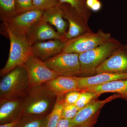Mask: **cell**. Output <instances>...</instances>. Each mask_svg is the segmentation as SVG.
I'll use <instances>...</instances> for the list:
<instances>
[{
	"label": "cell",
	"mask_w": 127,
	"mask_h": 127,
	"mask_svg": "<svg viewBox=\"0 0 127 127\" xmlns=\"http://www.w3.org/2000/svg\"><path fill=\"white\" fill-rule=\"evenodd\" d=\"M57 97L43 84L30 88L25 95L22 116L47 115L56 103Z\"/></svg>",
	"instance_id": "1"
},
{
	"label": "cell",
	"mask_w": 127,
	"mask_h": 127,
	"mask_svg": "<svg viewBox=\"0 0 127 127\" xmlns=\"http://www.w3.org/2000/svg\"><path fill=\"white\" fill-rule=\"evenodd\" d=\"M122 44L118 40L111 37L97 47L79 54L81 74L79 77H88L96 75L97 67L108 58Z\"/></svg>",
	"instance_id": "2"
},
{
	"label": "cell",
	"mask_w": 127,
	"mask_h": 127,
	"mask_svg": "<svg viewBox=\"0 0 127 127\" xmlns=\"http://www.w3.org/2000/svg\"><path fill=\"white\" fill-rule=\"evenodd\" d=\"M31 88L28 74L22 65L5 75L0 82V102L26 95Z\"/></svg>",
	"instance_id": "3"
},
{
	"label": "cell",
	"mask_w": 127,
	"mask_h": 127,
	"mask_svg": "<svg viewBox=\"0 0 127 127\" xmlns=\"http://www.w3.org/2000/svg\"><path fill=\"white\" fill-rule=\"evenodd\" d=\"M7 36L10 42V53L4 66L0 71V76H5L12 69L22 65L29 57L32 55V45L26 37H18L6 30Z\"/></svg>",
	"instance_id": "4"
},
{
	"label": "cell",
	"mask_w": 127,
	"mask_h": 127,
	"mask_svg": "<svg viewBox=\"0 0 127 127\" xmlns=\"http://www.w3.org/2000/svg\"><path fill=\"white\" fill-rule=\"evenodd\" d=\"M44 10L34 9L16 12L2 21L5 30H9L14 35L26 37L32 26L40 20Z\"/></svg>",
	"instance_id": "5"
},
{
	"label": "cell",
	"mask_w": 127,
	"mask_h": 127,
	"mask_svg": "<svg viewBox=\"0 0 127 127\" xmlns=\"http://www.w3.org/2000/svg\"><path fill=\"white\" fill-rule=\"evenodd\" d=\"M111 37V33L104 32L101 29L96 32L93 31L86 32L67 40L63 52L81 54L97 47Z\"/></svg>",
	"instance_id": "6"
},
{
	"label": "cell",
	"mask_w": 127,
	"mask_h": 127,
	"mask_svg": "<svg viewBox=\"0 0 127 127\" xmlns=\"http://www.w3.org/2000/svg\"><path fill=\"white\" fill-rule=\"evenodd\" d=\"M79 54L62 52L44 62L46 66L59 76H80L81 68Z\"/></svg>",
	"instance_id": "7"
},
{
	"label": "cell",
	"mask_w": 127,
	"mask_h": 127,
	"mask_svg": "<svg viewBox=\"0 0 127 127\" xmlns=\"http://www.w3.org/2000/svg\"><path fill=\"white\" fill-rule=\"evenodd\" d=\"M22 65L27 72L31 87L40 86L59 76L32 55Z\"/></svg>",
	"instance_id": "8"
},
{
	"label": "cell",
	"mask_w": 127,
	"mask_h": 127,
	"mask_svg": "<svg viewBox=\"0 0 127 127\" xmlns=\"http://www.w3.org/2000/svg\"><path fill=\"white\" fill-rule=\"evenodd\" d=\"M59 5L63 18L68 23V31L65 36L67 41L86 32H92L88 23L70 5L60 2Z\"/></svg>",
	"instance_id": "9"
},
{
	"label": "cell",
	"mask_w": 127,
	"mask_h": 127,
	"mask_svg": "<svg viewBox=\"0 0 127 127\" xmlns=\"http://www.w3.org/2000/svg\"><path fill=\"white\" fill-rule=\"evenodd\" d=\"M106 72L127 73V44H122L96 70V75Z\"/></svg>",
	"instance_id": "10"
},
{
	"label": "cell",
	"mask_w": 127,
	"mask_h": 127,
	"mask_svg": "<svg viewBox=\"0 0 127 127\" xmlns=\"http://www.w3.org/2000/svg\"><path fill=\"white\" fill-rule=\"evenodd\" d=\"M119 98H120V95L116 94L104 100H99L98 97L93 99L79 110L75 117L71 119L70 127H76L87 122L94 117L105 104Z\"/></svg>",
	"instance_id": "11"
},
{
	"label": "cell",
	"mask_w": 127,
	"mask_h": 127,
	"mask_svg": "<svg viewBox=\"0 0 127 127\" xmlns=\"http://www.w3.org/2000/svg\"><path fill=\"white\" fill-rule=\"evenodd\" d=\"M26 37L32 45L48 40L58 39L66 42L51 25L41 19L32 26Z\"/></svg>",
	"instance_id": "12"
},
{
	"label": "cell",
	"mask_w": 127,
	"mask_h": 127,
	"mask_svg": "<svg viewBox=\"0 0 127 127\" xmlns=\"http://www.w3.org/2000/svg\"><path fill=\"white\" fill-rule=\"evenodd\" d=\"M25 95L0 102L1 125L11 122L22 116Z\"/></svg>",
	"instance_id": "13"
},
{
	"label": "cell",
	"mask_w": 127,
	"mask_h": 127,
	"mask_svg": "<svg viewBox=\"0 0 127 127\" xmlns=\"http://www.w3.org/2000/svg\"><path fill=\"white\" fill-rule=\"evenodd\" d=\"M65 42L55 39L39 42L32 45V55L43 62L62 52Z\"/></svg>",
	"instance_id": "14"
},
{
	"label": "cell",
	"mask_w": 127,
	"mask_h": 127,
	"mask_svg": "<svg viewBox=\"0 0 127 127\" xmlns=\"http://www.w3.org/2000/svg\"><path fill=\"white\" fill-rule=\"evenodd\" d=\"M79 91L82 89L109 82L127 79V73H103L88 77H75Z\"/></svg>",
	"instance_id": "15"
},
{
	"label": "cell",
	"mask_w": 127,
	"mask_h": 127,
	"mask_svg": "<svg viewBox=\"0 0 127 127\" xmlns=\"http://www.w3.org/2000/svg\"><path fill=\"white\" fill-rule=\"evenodd\" d=\"M43 84L57 97L63 96L71 91H80L77 81L73 77L59 76Z\"/></svg>",
	"instance_id": "16"
},
{
	"label": "cell",
	"mask_w": 127,
	"mask_h": 127,
	"mask_svg": "<svg viewBox=\"0 0 127 127\" xmlns=\"http://www.w3.org/2000/svg\"><path fill=\"white\" fill-rule=\"evenodd\" d=\"M81 91L91 92L101 95L106 93L119 94L120 98L127 101V79L117 80L82 89Z\"/></svg>",
	"instance_id": "17"
},
{
	"label": "cell",
	"mask_w": 127,
	"mask_h": 127,
	"mask_svg": "<svg viewBox=\"0 0 127 127\" xmlns=\"http://www.w3.org/2000/svg\"><path fill=\"white\" fill-rule=\"evenodd\" d=\"M41 19L54 26L58 34L66 41L65 35L68 29V23L63 18L59 5L44 10Z\"/></svg>",
	"instance_id": "18"
},
{
	"label": "cell",
	"mask_w": 127,
	"mask_h": 127,
	"mask_svg": "<svg viewBox=\"0 0 127 127\" xmlns=\"http://www.w3.org/2000/svg\"><path fill=\"white\" fill-rule=\"evenodd\" d=\"M48 118V115L22 116L15 127H46Z\"/></svg>",
	"instance_id": "19"
},
{
	"label": "cell",
	"mask_w": 127,
	"mask_h": 127,
	"mask_svg": "<svg viewBox=\"0 0 127 127\" xmlns=\"http://www.w3.org/2000/svg\"><path fill=\"white\" fill-rule=\"evenodd\" d=\"M87 0H59L61 3L68 4L76 10L79 15L86 22L88 21L92 16L91 10L87 6Z\"/></svg>",
	"instance_id": "20"
},
{
	"label": "cell",
	"mask_w": 127,
	"mask_h": 127,
	"mask_svg": "<svg viewBox=\"0 0 127 127\" xmlns=\"http://www.w3.org/2000/svg\"><path fill=\"white\" fill-rule=\"evenodd\" d=\"M64 103L63 96L57 97L56 103L54 108L48 114L46 127H56L59 120L61 118L62 110Z\"/></svg>",
	"instance_id": "21"
},
{
	"label": "cell",
	"mask_w": 127,
	"mask_h": 127,
	"mask_svg": "<svg viewBox=\"0 0 127 127\" xmlns=\"http://www.w3.org/2000/svg\"><path fill=\"white\" fill-rule=\"evenodd\" d=\"M16 12L15 0H0V15L2 21Z\"/></svg>",
	"instance_id": "22"
},
{
	"label": "cell",
	"mask_w": 127,
	"mask_h": 127,
	"mask_svg": "<svg viewBox=\"0 0 127 127\" xmlns=\"http://www.w3.org/2000/svg\"><path fill=\"white\" fill-rule=\"evenodd\" d=\"M100 95L89 92L81 91L77 101L75 104L80 110L84 107L91 101L95 98L99 97Z\"/></svg>",
	"instance_id": "23"
},
{
	"label": "cell",
	"mask_w": 127,
	"mask_h": 127,
	"mask_svg": "<svg viewBox=\"0 0 127 127\" xmlns=\"http://www.w3.org/2000/svg\"><path fill=\"white\" fill-rule=\"evenodd\" d=\"M79 109L75 104H64L62 110V118L72 119L76 115Z\"/></svg>",
	"instance_id": "24"
},
{
	"label": "cell",
	"mask_w": 127,
	"mask_h": 127,
	"mask_svg": "<svg viewBox=\"0 0 127 127\" xmlns=\"http://www.w3.org/2000/svg\"><path fill=\"white\" fill-rule=\"evenodd\" d=\"M36 9L45 10L57 6L59 4V0H32Z\"/></svg>",
	"instance_id": "25"
},
{
	"label": "cell",
	"mask_w": 127,
	"mask_h": 127,
	"mask_svg": "<svg viewBox=\"0 0 127 127\" xmlns=\"http://www.w3.org/2000/svg\"><path fill=\"white\" fill-rule=\"evenodd\" d=\"M16 12H21L35 9L32 0H15Z\"/></svg>",
	"instance_id": "26"
},
{
	"label": "cell",
	"mask_w": 127,
	"mask_h": 127,
	"mask_svg": "<svg viewBox=\"0 0 127 127\" xmlns=\"http://www.w3.org/2000/svg\"><path fill=\"white\" fill-rule=\"evenodd\" d=\"M81 94V91H71L67 93L63 96V100L65 103L75 104L77 101Z\"/></svg>",
	"instance_id": "27"
},
{
	"label": "cell",
	"mask_w": 127,
	"mask_h": 127,
	"mask_svg": "<svg viewBox=\"0 0 127 127\" xmlns=\"http://www.w3.org/2000/svg\"><path fill=\"white\" fill-rule=\"evenodd\" d=\"M100 111L98 112L95 114V116L93 117L90 120L87 121V122L76 127H93L94 125H95L96 123L97 122V120L100 114Z\"/></svg>",
	"instance_id": "28"
},
{
	"label": "cell",
	"mask_w": 127,
	"mask_h": 127,
	"mask_svg": "<svg viewBox=\"0 0 127 127\" xmlns=\"http://www.w3.org/2000/svg\"><path fill=\"white\" fill-rule=\"evenodd\" d=\"M71 119L61 118L56 127H70Z\"/></svg>",
	"instance_id": "29"
},
{
	"label": "cell",
	"mask_w": 127,
	"mask_h": 127,
	"mask_svg": "<svg viewBox=\"0 0 127 127\" xmlns=\"http://www.w3.org/2000/svg\"><path fill=\"white\" fill-rule=\"evenodd\" d=\"M102 6V5L101 2L99 0H97L91 7L90 10L93 12H97L101 10Z\"/></svg>",
	"instance_id": "30"
},
{
	"label": "cell",
	"mask_w": 127,
	"mask_h": 127,
	"mask_svg": "<svg viewBox=\"0 0 127 127\" xmlns=\"http://www.w3.org/2000/svg\"><path fill=\"white\" fill-rule=\"evenodd\" d=\"M21 117H21L20 118L17 119L16 120H14L11 122L1 124V125H0V127H15L19 122H20Z\"/></svg>",
	"instance_id": "31"
},
{
	"label": "cell",
	"mask_w": 127,
	"mask_h": 127,
	"mask_svg": "<svg viewBox=\"0 0 127 127\" xmlns=\"http://www.w3.org/2000/svg\"><path fill=\"white\" fill-rule=\"evenodd\" d=\"M97 0H87L86 4L88 7L90 9Z\"/></svg>",
	"instance_id": "32"
}]
</instances>
